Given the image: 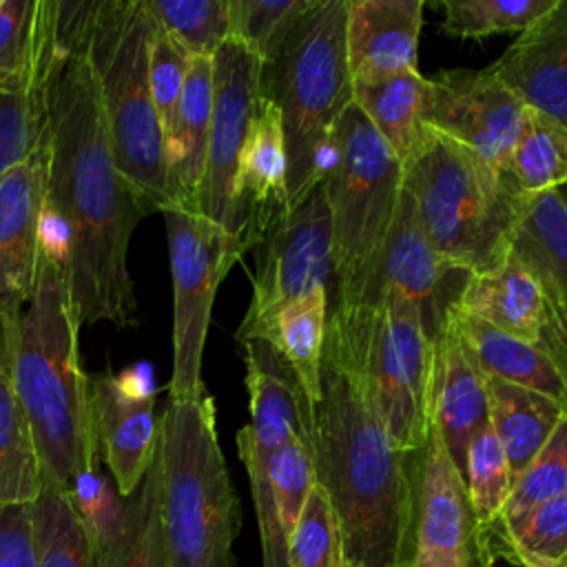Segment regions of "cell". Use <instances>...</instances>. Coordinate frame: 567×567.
<instances>
[{
  "label": "cell",
  "instance_id": "50",
  "mask_svg": "<svg viewBox=\"0 0 567 567\" xmlns=\"http://www.w3.org/2000/svg\"><path fill=\"white\" fill-rule=\"evenodd\" d=\"M0 357H2V346H0Z\"/></svg>",
  "mask_w": 567,
  "mask_h": 567
},
{
  "label": "cell",
  "instance_id": "12",
  "mask_svg": "<svg viewBox=\"0 0 567 567\" xmlns=\"http://www.w3.org/2000/svg\"><path fill=\"white\" fill-rule=\"evenodd\" d=\"M472 272L443 252L425 237L412 197L403 190L390 235L357 290L339 306L372 303L392 290L408 297L423 321L432 346L443 337Z\"/></svg>",
  "mask_w": 567,
  "mask_h": 567
},
{
  "label": "cell",
  "instance_id": "41",
  "mask_svg": "<svg viewBox=\"0 0 567 567\" xmlns=\"http://www.w3.org/2000/svg\"><path fill=\"white\" fill-rule=\"evenodd\" d=\"M567 494V414L512 485L501 523H514L536 505Z\"/></svg>",
  "mask_w": 567,
  "mask_h": 567
},
{
  "label": "cell",
  "instance_id": "5",
  "mask_svg": "<svg viewBox=\"0 0 567 567\" xmlns=\"http://www.w3.org/2000/svg\"><path fill=\"white\" fill-rule=\"evenodd\" d=\"M97 78L117 171L148 213L171 206L164 131L148 82L155 18L146 0H73Z\"/></svg>",
  "mask_w": 567,
  "mask_h": 567
},
{
  "label": "cell",
  "instance_id": "46",
  "mask_svg": "<svg viewBox=\"0 0 567 567\" xmlns=\"http://www.w3.org/2000/svg\"><path fill=\"white\" fill-rule=\"evenodd\" d=\"M0 567H38L33 503L0 507Z\"/></svg>",
  "mask_w": 567,
  "mask_h": 567
},
{
  "label": "cell",
  "instance_id": "31",
  "mask_svg": "<svg viewBox=\"0 0 567 567\" xmlns=\"http://www.w3.org/2000/svg\"><path fill=\"white\" fill-rule=\"evenodd\" d=\"M328 290L303 295L279 308L250 339H264L277 348L299 374L312 403L319 399L321 357L328 328ZM246 339V341H250Z\"/></svg>",
  "mask_w": 567,
  "mask_h": 567
},
{
  "label": "cell",
  "instance_id": "49",
  "mask_svg": "<svg viewBox=\"0 0 567 567\" xmlns=\"http://www.w3.org/2000/svg\"><path fill=\"white\" fill-rule=\"evenodd\" d=\"M556 193L560 195V199H563V204H565V208H567V184H563Z\"/></svg>",
  "mask_w": 567,
  "mask_h": 567
},
{
  "label": "cell",
  "instance_id": "8",
  "mask_svg": "<svg viewBox=\"0 0 567 567\" xmlns=\"http://www.w3.org/2000/svg\"><path fill=\"white\" fill-rule=\"evenodd\" d=\"M328 321L357 365L394 447L405 454L423 452L430 434L434 346L416 306L388 290L372 303H334Z\"/></svg>",
  "mask_w": 567,
  "mask_h": 567
},
{
  "label": "cell",
  "instance_id": "23",
  "mask_svg": "<svg viewBox=\"0 0 567 567\" xmlns=\"http://www.w3.org/2000/svg\"><path fill=\"white\" fill-rule=\"evenodd\" d=\"M213 115V58L190 55L184 91L164 140L171 206L195 213Z\"/></svg>",
  "mask_w": 567,
  "mask_h": 567
},
{
  "label": "cell",
  "instance_id": "1",
  "mask_svg": "<svg viewBox=\"0 0 567 567\" xmlns=\"http://www.w3.org/2000/svg\"><path fill=\"white\" fill-rule=\"evenodd\" d=\"M49 126L47 217L64 248L80 328L100 321L137 326L128 244L146 210L117 171L73 0H60V60Z\"/></svg>",
  "mask_w": 567,
  "mask_h": 567
},
{
  "label": "cell",
  "instance_id": "45",
  "mask_svg": "<svg viewBox=\"0 0 567 567\" xmlns=\"http://www.w3.org/2000/svg\"><path fill=\"white\" fill-rule=\"evenodd\" d=\"M496 527L509 543L516 547L547 556L565 558L567 556V494L554 496L514 523H496Z\"/></svg>",
  "mask_w": 567,
  "mask_h": 567
},
{
  "label": "cell",
  "instance_id": "25",
  "mask_svg": "<svg viewBox=\"0 0 567 567\" xmlns=\"http://www.w3.org/2000/svg\"><path fill=\"white\" fill-rule=\"evenodd\" d=\"M509 252L536 279L545 306L567 319V208L556 190L525 197Z\"/></svg>",
  "mask_w": 567,
  "mask_h": 567
},
{
  "label": "cell",
  "instance_id": "22",
  "mask_svg": "<svg viewBox=\"0 0 567 567\" xmlns=\"http://www.w3.org/2000/svg\"><path fill=\"white\" fill-rule=\"evenodd\" d=\"M423 0H348L346 55L350 80L416 69Z\"/></svg>",
  "mask_w": 567,
  "mask_h": 567
},
{
  "label": "cell",
  "instance_id": "21",
  "mask_svg": "<svg viewBox=\"0 0 567 567\" xmlns=\"http://www.w3.org/2000/svg\"><path fill=\"white\" fill-rule=\"evenodd\" d=\"M430 423L439 430L463 474L470 441L489 425L485 374L454 319L434 343L430 374Z\"/></svg>",
  "mask_w": 567,
  "mask_h": 567
},
{
  "label": "cell",
  "instance_id": "48",
  "mask_svg": "<svg viewBox=\"0 0 567 567\" xmlns=\"http://www.w3.org/2000/svg\"><path fill=\"white\" fill-rule=\"evenodd\" d=\"M538 346L556 361L563 377L567 379V319L556 315L549 308H547V319H545Z\"/></svg>",
  "mask_w": 567,
  "mask_h": 567
},
{
  "label": "cell",
  "instance_id": "32",
  "mask_svg": "<svg viewBox=\"0 0 567 567\" xmlns=\"http://www.w3.org/2000/svg\"><path fill=\"white\" fill-rule=\"evenodd\" d=\"M159 439V436H157ZM100 567H168L162 525V472L155 458L133 494L124 496V523Z\"/></svg>",
  "mask_w": 567,
  "mask_h": 567
},
{
  "label": "cell",
  "instance_id": "13",
  "mask_svg": "<svg viewBox=\"0 0 567 567\" xmlns=\"http://www.w3.org/2000/svg\"><path fill=\"white\" fill-rule=\"evenodd\" d=\"M489 560L465 478L430 423L416 470L412 567H487Z\"/></svg>",
  "mask_w": 567,
  "mask_h": 567
},
{
  "label": "cell",
  "instance_id": "18",
  "mask_svg": "<svg viewBox=\"0 0 567 567\" xmlns=\"http://www.w3.org/2000/svg\"><path fill=\"white\" fill-rule=\"evenodd\" d=\"M250 421L237 432L246 465H266L277 447L299 441L315 456V403L295 368L264 339L241 341Z\"/></svg>",
  "mask_w": 567,
  "mask_h": 567
},
{
  "label": "cell",
  "instance_id": "27",
  "mask_svg": "<svg viewBox=\"0 0 567 567\" xmlns=\"http://www.w3.org/2000/svg\"><path fill=\"white\" fill-rule=\"evenodd\" d=\"M452 319L483 374L540 392L567 412V379L540 346L520 341L483 319L458 310H454Z\"/></svg>",
  "mask_w": 567,
  "mask_h": 567
},
{
  "label": "cell",
  "instance_id": "38",
  "mask_svg": "<svg viewBox=\"0 0 567 567\" xmlns=\"http://www.w3.org/2000/svg\"><path fill=\"white\" fill-rule=\"evenodd\" d=\"M558 0H445L443 29L456 38H483L492 33H523Z\"/></svg>",
  "mask_w": 567,
  "mask_h": 567
},
{
  "label": "cell",
  "instance_id": "40",
  "mask_svg": "<svg viewBox=\"0 0 567 567\" xmlns=\"http://www.w3.org/2000/svg\"><path fill=\"white\" fill-rule=\"evenodd\" d=\"M312 0H230V38L270 62Z\"/></svg>",
  "mask_w": 567,
  "mask_h": 567
},
{
  "label": "cell",
  "instance_id": "19",
  "mask_svg": "<svg viewBox=\"0 0 567 567\" xmlns=\"http://www.w3.org/2000/svg\"><path fill=\"white\" fill-rule=\"evenodd\" d=\"M290 213L279 111L257 100L233 182V237L244 255Z\"/></svg>",
  "mask_w": 567,
  "mask_h": 567
},
{
  "label": "cell",
  "instance_id": "51",
  "mask_svg": "<svg viewBox=\"0 0 567 567\" xmlns=\"http://www.w3.org/2000/svg\"><path fill=\"white\" fill-rule=\"evenodd\" d=\"M0 4H2V0H0Z\"/></svg>",
  "mask_w": 567,
  "mask_h": 567
},
{
  "label": "cell",
  "instance_id": "17",
  "mask_svg": "<svg viewBox=\"0 0 567 567\" xmlns=\"http://www.w3.org/2000/svg\"><path fill=\"white\" fill-rule=\"evenodd\" d=\"M49 151L47 140L0 177V330L18 326L35 292L47 233Z\"/></svg>",
  "mask_w": 567,
  "mask_h": 567
},
{
  "label": "cell",
  "instance_id": "44",
  "mask_svg": "<svg viewBox=\"0 0 567 567\" xmlns=\"http://www.w3.org/2000/svg\"><path fill=\"white\" fill-rule=\"evenodd\" d=\"M190 64V53L175 42L155 20V31L151 40V55H148V82H151V97L159 120V126L166 133L171 131L186 73Z\"/></svg>",
  "mask_w": 567,
  "mask_h": 567
},
{
  "label": "cell",
  "instance_id": "9",
  "mask_svg": "<svg viewBox=\"0 0 567 567\" xmlns=\"http://www.w3.org/2000/svg\"><path fill=\"white\" fill-rule=\"evenodd\" d=\"M323 188L332 217L334 301H346L377 261L403 193V164L354 102L332 126Z\"/></svg>",
  "mask_w": 567,
  "mask_h": 567
},
{
  "label": "cell",
  "instance_id": "42",
  "mask_svg": "<svg viewBox=\"0 0 567 567\" xmlns=\"http://www.w3.org/2000/svg\"><path fill=\"white\" fill-rule=\"evenodd\" d=\"M69 498L97 558H102L122 529L124 496H120L113 478L95 465L71 483Z\"/></svg>",
  "mask_w": 567,
  "mask_h": 567
},
{
  "label": "cell",
  "instance_id": "30",
  "mask_svg": "<svg viewBox=\"0 0 567 567\" xmlns=\"http://www.w3.org/2000/svg\"><path fill=\"white\" fill-rule=\"evenodd\" d=\"M2 346V343H0ZM42 489V465L29 416L18 399L11 361L0 357V507L31 505Z\"/></svg>",
  "mask_w": 567,
  "mask_h": 567
},
{
  "label": "cell",
  "instance_id": "26",
  "mask_svg": "<svg viewBox=\"0 0 567 567\" xmlns=\"http://www.w3.org/2000/svg\"><path fill=\"white\" fill-rule=\"evenodd\" d=\"M456 310L536 346L547 319L536 279L512 252L492 272L470 277Z\"/></svg>",
  "mask_w": 567,
  "mask_h": 567
},
{
  "label": "cell",
  "instance_id": "34",
  "mask_svg": "<svg viewBox=\"0 0 567 567\" xmlns=\"http://www.w3.org/2000/svg\"><path fill=\"white\" fill-rule=\"evenodd\" d=\"M33 540L38 567H100L97 551L89 540L69 489L42 481L33 503Z\"/></svg>",
  "mask_w": 567,
  "mask_h": 567
},
{
  "label": "cell",
  "instance_id": "29",
  "mask_svg": "<svg viewBox=\"0 0 567 567\" xmlns=\"http://www.w3.org/2000/svg\"><path fill=\"white\" fill-rule=\"evenodd\" d=\"M485 390L489 427L507 454L516 483L567 412L554 399L496 377L485 374Z\"/></svg>",
  "mask_w": 567,
  "mask_h": 567
},
{
  "label": "cell",
  "instance_id": "33",
  "mask_svg": "<svg viewBox=\"0 0 567 567\" xmlns=\"http://www.w3.org/2000/svg\"><path fill=\"white\" fill-rule=\"evenodd\" d=\"M501 175L520 197L558 190L567 184V128L529 111Z\"/></svg>",
  "mask_w": 567,
  "mask_h": 567
},
{
  "label": "cell",
  "instance_id": "6",
  "mask_svg": "<svg viewBox=\"0 0 567 567\" xmlns=\"http://www.w3.org/2000/svg\"><path fill=\"white\" fill-rule=\"evenodd\" d=\"M157 423L168 567H237L241 505L219 447L213 396H171Z\"/></svg>",
  "mask_w": 567,
  "mask_h": 567
},
{
  "label": "cell",
  "instance_id": "47",
  "mask_svg": "<svg viewBox=\"0 0 567 567\" xmlns=\"http://www.w3.org/2000/svg\"><path fill=\"white\" fill-rule=\"evenodd\" d=\"M483 543H485L489 558L503 556L518 567H567V556L565 558H547V556L525 551V549L516 547L514 543H509L496 527H487L483 532Z\"/></svg>",
  "mask_w": 567,
  "mask_h": 567
},
{
  "label": "cell",
  "instance_id": "16",
  "mask_svg": "<svg viewBox=\"0 0 567 567\" xmlns=\"http://www.w3.org/2000/svg\"><path fill=\"white\" fill-rule=\"evenodd\" d=\"M155 381L148 363L120 374L89 377V405L97 458L109 467L120 496L135 492L157 450Z\"/></svg>",
  "mask_w": 567,
  "mask_h": 567
},
{
  "label": "cell",
  "instance_id": "24",
  "mask_svg": "<svg viewBox=\"0 0 567 567\" xmlns=\"http://www.w3.org/2000/svg\"><path fill=\"white\" fill-rule=\"evenodd\" d=\"M60 58V0H2L0 93H27Z\"/></svg>",
  "mask_w": 567,
  "mask_h": 567
},
{
  "label": "cell",
  "instance_id": "11",
  "mask_svg": "<svg viewBox=\"0 0 567 567\" xmlns=\"http://www.w3.org/2000/svg\"><path fill=\"white\" fill-rule=\"evenodd\" d=\"M332 277V217L321 179L255 248L252 297L237 341L250 339L286 303L328 290Z\"/></svg>",
  "mask_w": 567,
  "mask_h": 567
},
{
  "label": "cell",
  "instance_id": "37",
  "mask_svg": "<svg viewBox=\"0 0 567 567\" xmlns=\"http://www.w3.org/2000/svg\"><path fill=\"white\" fill-rule=\"evenodd\" d=\"M157 24L190 55L213 58L230 38V0H146Z\"/></svg>",
  "mask_w": 567,
  "mask_h": 567
},
{
  "label": "cell",
  "instance_id": "2",
  "mask_svg": "<svg viewBox=\"0 0 567 567\" xmlns=\"http://www.w3.org/2000/svg\"><path fill=\"white\" fill-rule=\"evenodd\" d=\"M315 478L337 514L348 567H412L419 454L390 441L328 321L315 401Z\"/></svg>",
  "mask_w": 567,
  "mask_h": 567
},
{
  "label": "cell",
  "instance_id": "3",
  "mask_svg": "<svg viewBox=\"0 0 567 567\" xmlns=\"http://www.w3.org/2000/svg\"><path fill=\"white\" fill-rule=\"evenodd\" d=\"M78 337L64 248L47 221L35 292L18 326L0 330V343L31 423L42 481L66 489L80 474L100 465Z\"/></svg>",
  "mask_w": 567,
  "mask_h": 567
},
{
  "label": "cell",
  "instance_id": "4",
  "mask_svg": "<svg viewBox=\"0 0 567 567\" xmlns=\"http://www.w3.org/2000/svg\"><path fill=\"white\" fill-rule=\"evenodd\" d=\"M348 0H312L270 62H261L259 97L281 115L288 206L323 179L330 133L352 102L346 55Z\"/></svg>",
  "mask_w": 567,
  "mask_h": 567
},
{
  "label": "cell",
  "instance_id": "28",
  "mask_svg": "<svg viewBox=\"0 0 567 567\" xmlns=\"http://www.w3.org/2000/svg\"><path fill=\"white\" fill-rule=\"evenodd\" d=\"M350 84L352 102L363 111L396 159L401 164L410 162L430 128L423 120L427 78L419 69H405L381 78L350 80Z\"/></svg>",
  "mask_w": 567,
  "mask_h": 567
},
{
  "label": "cell",
  "instance_id": "39",
  "mask_svg": "<svg viewBox=\"0 0 567 567\" xmlns=\"http://www.w3.org/2000/svg\"><path fill=\"white\" fill-rule=\"evenodd\" d=\"M288 567H348L337 514L317 483L288 538Z\"/></svg>",
  "mask_w": 567,
  "mask_h": 567
},
{
  "label": "cell",
  "instance_id": "43",
  "mask_svg": "<svg viewBox=\"0 0 567 567\" xmlns=\"http://www.w3.org/2000/svg\"><path fill=\"white\" fill-rule=\"evenodd\" d=\"M268 478L275 496L279 525L290 538L303 505L315 487V456L299 441H288L275 450L268 461Z\"/></svg>",
  "mask_w": 567,
  "mask_h": 567
},
{
  "label": "cell",
  "instance_id": "35",
  "mask_svg": "<svg viewBox=\"0 0 567 567\" xmlns=\"http://www.w3.org/2000/svg\"><path fill=\"white\" fill-rule=\"evenodd\" d=\"M55 71L58 64L27 93H0V177L49 140L51 89Z\"/></svg>",
  "mask_w": 567,
  "mask_h": 567
},
{
  "label": "cell",
  "instance_id": "36",
  "mask_svg": "<svg viewBox=\"0 0 567 567\" xmlns=\"http://www.w3.org/2000/svg\"><path fill=\"white\" fill-rule=\"evenodd\" d=\"M463 478L476 523L481 532H485L501 520L514 485L507 454L489 425L470 441L463 461Z\"/></svg>",
  "mask_w": 567,
  "mask_h": 567
},
{
  "label": "cell",
  "instance_id": "7",
  "mask_svg": "<svg viewBox=\"0 0 567 567\" xmlns=\"http://www.w3.org/2000/svg\"><path fill=\"white\" fill-rule=\"evenodd\" d=\"M403 190L430 244L472 275L492 272L509 257L525 197L472 148L427 128L403 164Z\"/></svg>",
  "mask_w": 567,
  "mask_h": 567
},
{
  "label": "cell",
  "instance_id": "20",
  "mask_svg": "<svg viewBox=\"0 0 567 567\" xmlns=\"http://www.w3.org/2000/svg\"><path fill=\"white\" fill-rule=\"evenodd\" d=\"M518 100L567 128V0H558L487 66Z\"/></svg>",
  "mask_w": 567,
  "mask_h": 567
},
{
  "label": "cell",
  "instance_id": "10",
  "mask_svg": "<svg viewBox=\"0 0 567 567\" xmlns=\"http://www.w3.org/2000/svg\"><path fill=\"white\" fill-rule=\"evenodd\" d=\"M166 224L173 277V399L206 394L202 359L213 301L228 270L244 257L239 241L219 224L177 206L159 210Z\"/></svg>",
  "mask_w": 567,
  "mask_h": 567
},
{
  "label": "cell",
  "instance_id": "15",
  "mask_svg": "<svg viewBox=\"0 0 567 567\" xmlns=\"http://www.w3.org/2000/svg\"><path fill=\"white\" fill-rule=\"evenodd\" d=\"M261 60L239 40L228 38L213 55V115L204 177L195 213L233 235V182L255 104Z\"/></svg>",
  "mask_w": 567,
  "mask_h": 567
},
{
  "label": "cell",
  "instance_id": "14",
  "mask_svg": "<svg viewBox=\"0 0 567 567\" xmlns=\"http://www.w3.org/2000/svg\"><path fill=\"white\" fill-rule=\"evenodd\" d=\"M529 109L487 69L441 71L427 80L423 120L436 133L472 148L503 173Z\"/></svg>",
  "mask_w": 567,
  "mask_h": 567
}]
</instances>
